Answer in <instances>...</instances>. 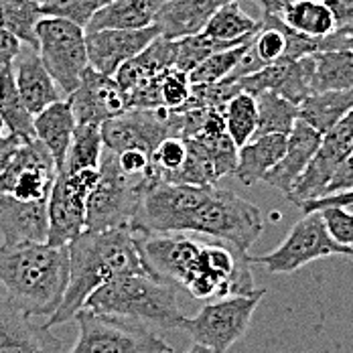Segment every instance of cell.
I'll list each match as a JSON object with an SVG mask.
<instances>
[{"instance_id":"1","label":"cell","mask_w":353,"mask_h":353,"mask_svg":"<svg viewBox=\"0 0 353 353\" xmlns=\"http://www.w3.org/2000/svg\"><path fill=\"white\" fill-rule=\"evenodd\" d=\"M68 288L57 311L43 323L45 329H53L71 321L83 307L88 296L108 281L122 274L148 272L139 248V232L132 228H112L102 232L85 230L68 246Z\"/></svg>"},{"instance_id":"2","label":"cell","mask_w":353,"mask_h":353,"mask_svg":"<svg viewBox=\"0 0 353 353\" xmlns=\"http://www.w3.org/2000/svg\"><path fill=\"white\" fill-rule=\"evenodd\" d=\"M68 279V246L57 248L47 242H2L0 286L29 317H51L63 301Z\"/></svg>"},{"instance_id":"3","label":"cell","mask_w":353,"mask_h":353,"mask_svg":"<svg viewBox=\"0 0 353 353\" xmlns=\"http://www.w3.org/2000/svg\"><path fill=\"white\" fill-rule=\"evenodd\" d=\"M179 286L157 279L148 272H132L116 276L96 288L81 309H90L98 315L126 319L146 327L175 329L179 309Z\"/></svg>"},{"instance_id":"4","label":"cell","mask_w":353,"mask_h":353,"mask_svg":"<svg viewBox=\"0 0 353 353\" xmlns=\"http://www.w3.org/2000/svg\"><path fill=\"white\" fill-rule=\"evenodd\" d=\"M264 232V215L258 205L228 189L208 187L201 201L189 213L183 234H205L215 240L250 254Z\"/></svg>"},{"instance_id":"5","label":"cell","mask_w":353,"mask_h":353,"mask_svg":"<svg viewBox=\"0 0 353 353\" xmlns=\"http://www.w3.org/2000/svg\"><path fill=\"white\" fill-rule=\"evenodd\" d=\"M146 189V176L126 173L118 165L116 152L104 148L98 165V181L88 195L85 230L132 228Z\"/></svg>"},{"instance_id":"6","label":"cell","mask_w":353,"mask_h":353,"mask_svg":"<svg viewBox=\"0 0 353 353\" xmlns=\"http://www.w3.org/2000/svg\"><path fill=\"white\" fill-rule=\"evenodd\" d=\"M264 288H254L246 294H232L225 299L208 301L195 317L176 319L175 329L187 333L193 343L212 347L213 352L228 353V350L246 335L254 311L264 299Z\"/></svg>"},{"instance_id":"7","label":"cell","mask_w":353,"mask_h":353,"mask_svg":"<svg viewBox=\"0 0 353 353\" xmlns=\"http://www.w3.org/2000/svg\"><path fill=\"white\" fill-rule=\"evenodd\" d=\"M77 341L70 353H173L150 327L126 319L98 315L90 309H79Z\"/></svg>"},{"instance_id":"8","label":"cell","mask_w":353,"mask_h":353,"mask_svg":"<svg viewBox=\"0 0 353 353\" xmlns=\"http://www.w3.org/2000/svg\"><path fill=\"white\" fill-rule=\"evenodd\" d=\"M329 256H350L353 250L341 246L327 230L321 212H307L299 219L281 246L264 256H250V264H260L272 274H290L303 266Z\"/></svg>"},{"instance_id":"9","label":"cell","mask_w":353,"mask_h":353,"mask_svg":"<svg viewBox=\"0 0 353 353\" xmlns=\"http://www.w3.org/2000/svg\"><path fill=\"white\" fill-rule=\"evenodd\" d=\"M39 55L61 92L70 96L81 73L90 65L85 29L59 17H45L37 23Z\"/></svg>"},{"instance_id":"10","label":"cell","mask_w":353,"mask_h":353,"mask_svg":"<svg viewBox=\"0 0 353 353\" xmlns=\"http://www.w3.org/2000/svg\"><path fill=\"white\" fill-rule=\"evenodd\" d=\"M98 181V169L79 173H57L47 201L49 232L47 244L57 248L70 246L85 232V205L88 195Z\"/></svg>"},{"instance_id":"11","label":"cell","mask_w":353,"mask_h":353,"mask_svg":"<svg viewBox=\"0 0 353 353\" xmlns=\"http://www.w3.org/2000/svg\"><path fill=\"white\" fill-rule=\"evenodd\" d=\"M57 173L55 159L43 142L37 139L23 142L0 173V195H12L21 201H47Z\"/></svg>"},{"instance_id":"12","label":"cell","mask_w":353,"mask_h":353,"mask_svg":"<svg viewBox=\"0 0 353 353\" xmlns=\"http://www.w3.org/2000/svg\"><path fill=\"white\" fill-rule=\"evenodd\" d=\"M353 152V110L343 116L327 134H323L315 157L303 175L296 179L292 191L286 195L294 205H303L323 195L327 183L335 175L337 167Z\"/></svg>"},{"instance_id":"13","label":"cell","mask_w":353,"mask_h":353,"mask_svg":"<svg viewBox=\"0 0 353 353\" xmlns=\"http://www.w3.org/2000/svg\"><path fill=\"white\" fill-rule=\"evenodd\" d=\"M104 148L112 152L137 148L152 154L154 148L171 137L169 110L167 108H132L116 118L106 120L102 126Z\"/></svg>"},{"instance_id":"14","label":"cell","mask_w":353,"mask_h":353,"mask_svg":"<svg viewBox=\"0 0 353 353\" xmlns=\"http://www.w3.org/2000/svg\"><path fill=\"white\" fill-rule=\"evenodd\" d=\"M70 104L77 124L102 126L110 118L120 116L128 110L126 92L112 77L94 68H85L77 88L70 94Z\"/></svg>"},{"instance_id":"15","label":"cell","mask_w":353,"mask_h":353,"mask_svg":"<svg viewBox=\"0 0 353 353\" xmlns=\"http://www.w3.org/2000/svg\"><path fill=\"white\" fill-rule=\"evenodd\" d=\"M311 79H313V55H307L299 59L281 57L279 61H272L236 81L240 83L242 92H248L252 96L270 90L299 106L309 94H313Z\"/></svg>"},{"instance_id":"16","label":"cell","mask_w":353,"mask_h":353,"mask_svg":"<svg viewBox=\"0 0 353 353\" xmlns=\"http://www.w3.org/2000/svg\"><path fill=\"white\" fill-rule=\"evenodd\" d=\"M161 35L157 25L144 29H104L85 33V49L90 68L112 75L122 63L132 59L137 53Z\"/></svg>"},{"instance_id":"17","label":"cell","mask_w":353,"mask_h":353,"mask_svg":"<svg viewBox=\"0 0 353 353\" xmlns=\"http://www.w3.org/2000/svg\"><path fill=\"white\" fill-rule=\"evenodd\" d=\"M61 341H57L49 329L37 327L0 286V353H57Z\"/></svg>"},{"instance_id":"18","label":"cell","mask_w":353,"mask_h":353,"mask_svg":"<svg viewBox=\"0 0 353 353\" xmlns=\"http://www.w3.org/2000/svg\"><path fill=\"white\" fill-rule=\"evenodd\" d=\"M323 134L317 132L313 126H309L303 120H296L292 130L286 137V148L281 161L264 175V183L270 187L283 191L288 195L296 183V179L303 175V171L309 167L311 159L315 157Z\"/></svg>"},{"instance_id":"19","label":"cell","mask_w":353,"mask_h":353,"mask_svg":"<svg viewBox=\"0 0 353 353\" xmlns=\"http://www.w3.org/2000/svg\"><path fill=\"white\" fill-rule=\"evenodd\" d=\"M47 201H21L12 195H0L2 242H47Z\"/></svg>"},{"instance_id":"20","label":"cell","mask_w":353,"mask_h":353,"mask_svg":"<svg viewBox=\"0 0 353 353\" xmlns=\"http://www.w3.org/2000/svg\"><path fill=\"white\" fill-rule=\"evenodd\" d=\"M12 71H14V83L19 96L33 116L51 106L53 102H59L61 98L59 85L43 65L37 49L33 47H29L27 51L21 49L19 57L12 63Z\"/></svg>"},{"instance_id":"21","label":"cell","mask_w":353,"mask_h":353,"mask_svg":"<svg viewBox=\"0 0 353 353\" xmlns=\"http://www.w3.org/2000/svg\"><path fill=\"white\" fill-rule=\"evenodd\" d=\"M228 0H165L157 12L154 25L165 39H183L205 29L212 14Z\"/></svg>"},{"instance_id":"22","label":"cell","mask_w":353,"mask_h":353,"mask_svg":"<svg viewBox=\"0 0 353 353\" xmlns=\"http://www.w3.org/2000/svg\"><path fill=\"white\" fill-rule=\"evenodd\" d=\"M175 61L176 41L159 35L154 41H150L141 53H137L132 59L122 63L114 73V79L120 83L124 92H128L141 81H146L163 71L175 68Z\"/></svg>"},{"instance_id":"23","label":"cell","mask_w":353,"mask_h":353,"mask_svg":"<svg viewBox=\"0 0 353 353\" xmlns=\"http://www.w3.org/2000/svg\"><path fill=\"white\" fill-rule=\"evenodd\" d=\"M33 126H35V139L47 146V150L55 159L57 169H61L73 139V130L77 126L70 100L68 102L59 100L41 110L33 118Z\"/></svg>"},{"instance_id":"24","label":"cell","mask_w":353,"mask_h":353,"mask_svg":"<svg viewBox=\"0 0 353 353\" xmlns=\"http://www.w3.org/2000/svg\"><path fill=\"white\" fill-rule=\"evenodd\" d=\"M165 0H112L100 8L90 23L85 33L104 29H144L154 25L157 12Z\"/></svg>"},{"instance_id":"25","label":"cell","mask_w":353,"mask_h":353,"mask_svg":"<svg viewBox=\"0 0 353 353\" xmlns=\"http://www.w3.org/2000/svg\"><path fill=\"white\" fill-rule=\"evenodd\" d=\"M288 134H264L254 137L238 148V163L234 175L244 185H256L281 161L286 148Z\"/></svg>"},{"instance_id":"26","label":"cell","mask_w":353,"mask_h":353,"mask_svg":"<svg viewBox=\"0 0 353 353\" xmlns=\"http://www.w3.org/2000/svg\"><path fill=\"white\" fill-rule=\"evenodd\" d=\"M353 110V90H323L309 94L299 104V120L321 134H327L343 116Z\"/></svg>"},{"instance_id":"27","label":"cell","mask_w":353,"mask_h":353,"mask_svg":"<svg viewBox=\"0 0 353 353\" xmlns=\"http://www.w3.org/2000/svg\"><path fill=\"white\" fill-rule=\"evenodd\" d=\"M279 17L292 31L309 37H325L337 29L333 14L323 0H288Z\"/></svg>"},{"instance_id":"28","label":"cell","mask_w":353,"mask_h":353,"mask_svg":"<svg viewBox=\"0 0 353 353\" xmlns=\"http://www.w3.org/2000/svg\"><path fill=\"white\" fill-rule=\"evenodd\" d=\"M0 118L8 134L21 139L23 142L35 139V126H33L35 116L27 110L19 96L12 65L0 71Z\"/></svg>"},{"instance_id":"29","label":"cell","mask_w":353,"mask_h":353,"mask_svg":"<svg viewBox=\"0 0 353 353\" xmlns=\"http://www.w3.org/2000/svg\"><path fill=\"white\" fill-rule=\"evenodd\" d=\"M313 92L353 90V49L313 55Z\"/></svg>"},{"instance_id":"30","label":"cell","mask_w":353,"mask_h":353,"mask_svg":"<svg viewBox=\"0 0 353 353\" xmlns=\"http://www.w3.org/2000/svg\"><path fill=\"white\" fill-rule=\"evenodd\" d=\"M258 29L260 21L246 14L238 0H228L213 12L203 33L217 41H246L252 39Z\"/></svg>"},{"instance_id":"31","label":"cell","mask_w":353,"mask_h":353,"mask_svg":"<svg viewBox=\"0 0 353 353\" xmlns=\"http://www.w3.org/2000/svg\"><path fill=\"white\" fill-rule=\"evenodd\" d=\"M43 19L41 4L33 0H0V29L12 33L27 47L39 51L37 23Z\"/></svg>"},{"instance_id":"32","label":"cell","mask_w":353,"mask_h":353,"mask_svg":"<svg viewBox=\"0 0 353 353\" xmlns=\"http://www.w3.org/2000/svg\"><path fill=\"white\" fill-rule=\"evenodd\" d=\"M258 104V128L254 137L264 134H288L299 120V106L276 92H262L256 96Z\"/></svg>"},{"instance_id":"33","label":"cell","mask_w":353,"mask_h":353,"mask_svg":"<svg viewBox=\"0 0 353 353\" xmlns=\"http://www.w3.org/2000/svg\"><path fill=\"white\" fill-rule=\"evenodd\" d=\"M104 150L102 142V130L96 124H77L73 130L68 157L63 167L59 169L61 173H79L85 169H98L100 157Z\"/></svg>"},{"instance_id":"34","label":"cell","mask_w":353,"mask_h":353,"mask_svg":"<svg viewBox=\"0 0 353 353\" xmlns=\"http://www.w3.org/2000/svg\"><path fill=\"white\" fill-rule=\"evenodd\" d=\"M223 120H225V130L234 144L238 148L244 146L250 139H254L256 128H258L256 96L248 92L236 94L223 108Z\"/></svg>"},{"instance_id":"35","label":"cell","mask_w":353,"mask_h":353,"mask_svg":"<svg viewBox=\"0 0 353 353\" xmlns=\"http://www.w3.org/2000/svg\"><path fill=\"white\" fill-rule=\"evenodd\" d=\"M246 41H250V39H246ZM246 41H217V39H212L210 35H205L203 31L197 33V35L176 39L175 68L189 73L193 68H197L203 59H208L213 53H217L221 49H228V47L242 45Z\"/></svg>"},{"instance_id":"36","label":"cell","mask_w":353,"mask_h":353,"mask_svg":"<svg viewBox=\"0 0 353 353\" xmlns=\"http://www.w3.org/2000/svg\"><path fill=\"white\" fill-rule=\"evenodd\" d=\"M250 41L242 43V45H236V47L221 49V51L210 55L208 59H203L197 68L189 71V81L191 83H215V81L225 79L234 71V68L238 65L242 55L246 53Z\"/></svg>"},{"instance_id":"37","label":"cell","mask_w":353,"mask_h":353,"mask_svg":"<svg viewBox=\"0 0 353 353\" xmlns=\"http://www.w3.org/2000/svg\"><path fill=\"white\" fill-rule=\"evenodd\" d=\"M112 0H43L41 12L43 17H59L85 29L90 19L104 8Z\"/></svg>"},{"instance_id":"38","label":"cell","mask_w":353,"mask_h":353,"mask_svg":"<svg viewBox=\"0 0 353 353\" xmlns=\"http://www.w3.org/2000/svg\"><path fill=\"white\" fill-rule=\"evenodd\" d=\"M161 102L163 108L167 110H176L181 108L189 94H191V81H189V73L179 68H171V70L161 73Z\"/></svg>"},{"instance_id":"39","label":"cell","mask_w":353,"mask_h":353,"mask_svg":"<svg viewBox=\"0 0 353 353\" xmlns=\"http://www.w3.org/2000/svg\"><path fill=\"white\" fill-rule=\"evenodd\" d=\"M329 234L341 244L353 250V212L347 208H325L321 210Z\"/></svg>"},{"instance_id":"40","label":"cell","mask_w":353,"mask_h":353,"mask_svg":"<svg viewBox=\"0 0 353 353\" xmlns=\"http://www.w3.org/2000/svg\"><path fill=\"white\" fill-rule=\"evenodd\" d=\"M116 161L118 165L130 173V175H148L150 169V154L137 150V148H128V150H120L116 152Z\"/></svg>"},{"instance_id":"41","label":"cell","mask_w":353,"mask_h":353,"mask_svg":"<svg viewBox=\"0 0 353 353\" xmlns=\"http://www.w3.org/2000/svg\"><path fill=\"white\" fill-rule=\"evenodd\" d=\"M353 189V152L337 167L335 175L331 176V181L327 183L323 195H333V193H341V191H352ZM321 195V197H323Z\"/></svg>"},{"instance_id":"42","label":"cell","mask_w":353,"mask_h":353,"mask_svg":"<svg viewBox=\"0 0 353 353\" xmlns=\"http://www.w3.org/2000/svg\"><path fill=\"white\" fill-rule=\"evenodd\" d=\"M353 205V189L352 191H341V193H333V195H323L317 199H311L307 203L301 205L303 213L307 212H321L325 208H350Z\"/></svg>"},{"instance_id":"43","label":"cell","mask_w":353,"mask_h":353,"mask_svg":"<svg viewBox=\"0 0 353 353\" xmlns=\"http://www.w3.org/2000/svg\"><path fill=\"white\" fill-rule=\"evenodd\" d=\"M23 49V43L4 29H0V71L4 68H10L14 59L19 57Z\"/></svg>"},{"instance_id":"44","label":"cell","mask_w":353,"mask_h":353,"mask_svg":"<svg viewBox=\"0 0 353 353\" xmlns=\"http://www.w3.org/2000/svg\"><path fill=\"white\" fill-rule=\"evenodd\" d=\"M335 21V27H343L353 21V0H323Z\"/></svg>"},{"instance_id":"45","label":"cell","mask_w":353,"mask_h":353,"mask_svg":"<svg viewBox=\"0 0 353 353\" xmlns=\"http://www.w3.org/2000/svg\"><path fill=\"white\" fill-rule=\"evenodd\" d=\"M23 144L21 139L8 134V137H0V173L4 171V167L10 163V159L14 157V152L19 150V146Z\"/></svg>"},{"instance_id":"46","label":"cell","mask_w":353,"mask_h":353,"mask_svg":"<svg viewBox=\"0 0 353 353\" xmlns=\"http://www.w3.org/2000/svg\"><path fill=\"white\" fill-rule=\"evenodd\" d=\"M258 2L262 4V10H264V12H274V14H279L281 8H283V2H281V0H258Z\"/></svg>"},{"instance_id":"47","label":"cell","mask_w":353,"mask_h":353,"mask_svg":"<svg viewBox=\"0 0 353 353\" xmlns=\"http://www.w3.org/2000/svg\"><path fill=\"white\" fill-rule=\"evenodd\" d=\"M185 353H217V352H213L212 347H208V345H201V343H193V345H191V350H189V352H185Z\"/></svg>"},{"instance_id":"48","label":"cell","mask_w":353,"mask_h":353,"mask_svg":"<svg viewBox=\"0 0 353 353\" xmlns=\"http://www.w3.org/2000/svg\"><path fill=\"white\" fill-rule=\"evenodd\" d=\"M341 29L345 31V35L350 37V39H352V43H353V21H352V23H347V25H343Z\"/></svg>"},{"instance_id":"49","label":"cell","mask_w":353,"mask_h":353,"mask_svg":"<svg viewBox=\"0 0 353 353\" xmlns=\"http://www.w3.org/2000/svg\"><path fill=\"white\" fill-rule=\"evenodd\" d=\"M0 137H4V122H2V118H0Z\"/></svg>"},{"instance_id":"50","label":"cell","mask_w":353,"mask_h":353,"mask_svg":"<svg viewBox=\"0 0 353 353\" xmlns=\"http://www.w3.org/2000/svg\"><path fill=\"white\" fill-rule=\"evenodd\" d=\"M33 2H39V4H41V2H43V0H33Z\"/></svg>"},{"instance_id":"51","label":"cell","mask_w":353,"mask_h":353,"mask_svg":"<svg viewBox=\"0 0 353 353\" xmlns=\"http://www.w3.org/2000/svg\"><path fill=\"white\" fill-rule=\"evenodd\" d=\"M347 210H352V212H353V205H350V208H347Z\"/></svg>"},{"instance_id":"52","label":"cell","mask_w":353,"mask_h":353,"mask_svg":"<svg viewBox=\"0 0 353 353\" xmlns=\"http://www.w3.org/2000/svg\"><path fill=\"white\" fill-rule=\"evenodd\" d=\"M281 2H283V4H284V2H288V0H281Z\"/></svg>"}]
</instances>
